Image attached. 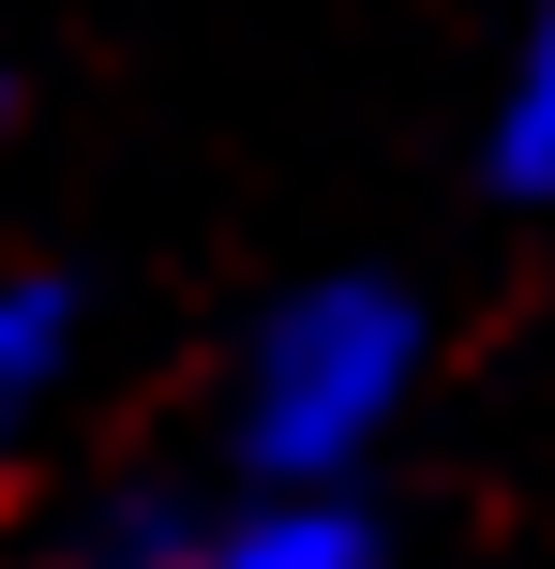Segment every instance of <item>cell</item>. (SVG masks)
I'll use <instances>...</instances> for the list:
<instances>
[{
  "instance_id": "6da1fadb",
  "label": "cell",
  "mask_w": 555,
  "mask_h": 569,
  "mask_svg": "<svg viewBox=\"0 0 555 569\" xmlns=\"http://www.w3.org/2000/svg\"><path fill=\"white\" fill-rule=\"evenodd\" d=\"M406 300L390 284H316V300L270 315L256 375H240V450L270 480H330V465L376 450V420L406 405Z\"/></svg>"
},
{
  "instance_id": "7a4b0ae2",
  "label": "cell",
  "mask_w": 555,
  "mask_h": 569,
  "mask_svg": "<svg viewBox=\"0 0 555 569\" xmlns=\"http://www.w3.org/2000/svg\"><path fill=\"white\" fill-rule=\"evenodd\" d=\"M196 569H376V540H360V510H330V495H270V510L210 525Z\"/></svg>"
},
{
  "instance_id": "3957f363",
  "label": "cell",
  "mask_w": 555,
  "mask_h": 569,
  "mask_svg": "<svg viewBox=\"0 0 555 569\" xmlns=\"http://www.w3.org/2000/svg\"><path fill=\"white\" fill-rule=\"evenodd\" d=\"M46 375H60V284H0V450L46 405Z\"/></svg>"
},
{
  "instance_id": "277c9868",
  "label": "cell",
  "mask_w": 555,
  "mask_h": 569,
  "mask_svg": "<svg viewBox=\"0 0 555 569\" xmlns=\"http://www.w3.org/2000/svg\"><path fill=\"white\" fill-rule=\"evenodd\" d=\"M496 166L526 180V196H555V0L526 30V76H511V120H496Z\"/></svg>"
}]
</instances>
